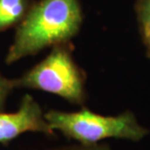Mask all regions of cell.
I'll return each mask as SVG.
<instances>
[{
	"label": "cell",
	"instance_id": "1",
	"mask_svg": "<svg viewBox=\"0 0 150 150\" xmlns=\"http://www.w3.org/2000/svg\"><path fill=\"white\" fill-rule=\"evenodd\" d=\"M82 22L79 0L34 1L25 19L16 28L5 64H15L48 47L67 43L79 32Z\"/></svg>",
	"mask_w": 150,
	"mask_h": 150
},
{
	"label": "cell",
	"instance_id": "2",
	"mask_svg": "<svg viewBox=\"0 0 150 150\" xmlns=\"http://www.w3.org/2000/svg\"><path fill=\"white\" fill-rule=\"evenodd\" d=\"M45 118L54 132H59L67 139L84 145L97 144L108 139L137 142L150 134L148 129L129 110L106 116L85 107L74 112L52 109L45 112Z\"/></svg>",
	"mask_w": 150,
	"mask_h": 150
},
{
	"label": "cell",
	"instance_id": "3",
	"mask_svg": "<svg viewBox=\"0 0 150 150\" xmlns=\"http://www.w3.org/2000/svg\"><path fill=\"white\" fill-rule=\"evenodd\" d=\"M12 81L15 89L50 93L77 105L86 100L85 75L74 62L67 43L52 47L46 58Z\"/></svg>",
	"mask_w": 150,
	"mask_h": 150
},
{
	"label": "cell",
	"instance_id": "4",
	"mask_svg": "<svg viewBox=\"0 0 150 150\" xmlns=\"http://www.w3.org/2000/svg\"><path fill=\"white\" fill-rule=\"evenodd\" d=\"M25 133L55 134L40 104L28 94L23 97L17 111H0V143H8Z\"/></svg>",
	"mask_w": 150,
	"mask_h": 150
},
{
	"label": "cell",
	"instance_id": "5",
	"mask_svg": "<svg viewBox=\"0 0 150 150\" xmlns=\"http://www.w3.org/2000/svg\"><path fill=\"white\" fill-rule=\"evenodd\" d=\"M34 0H0V32L20 25Z\"/></svg>",
	"mask_w": 150,
	"mask_h": 150
},
{
	"label": "cell",
	"instance_id": "6",
	"mask_svg": "<svg viewBox=\"0 0 150 150\" xmlns=\"http://www.w3.org/2000/svg\"><path fill=\"white\" fill-rule=\"evenodd\" d=\"M137 16L143 42L150 57V0H139L137 4Z\"/></svg>",
	"mask_w": 150,
	"mask_h": 150
},
{
	"label": "cell",
	"instance_id": "7",
	"mask_svg": "<svg viewBox=\"0 0 150 150\" xmlns=\"http://www.w3.org/2000/svg\"><path fill=\"white\" fill-rule=\"evenodd\" d=\"M14 89L12 79H8L0 73V111H3L6 100Z\"/></svg>",
	"mask_w": 150,
	"mask_h": 150
},
{
	"label": "cell",
	"instance_id": "8",
	"mask_svg": "<svg viewBox=\"0 0 150 150\" xmlns=\"http://www.w3.org/2000/svg\"><path fill=\"white\" fill-rule=\"evenodd\" d=\"M45 150H112L108 144L106 143H97V144H90V145H84L80 143H75L71 145H65V146H59V147L45 149Z\"/></svg>",
	"mask_w": 150,
	"mask_h": 150
}]
</instances>
